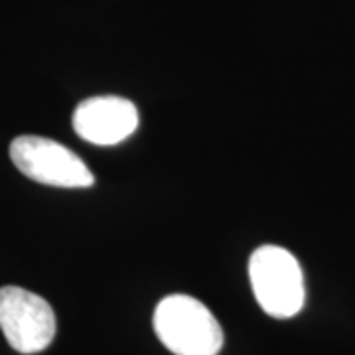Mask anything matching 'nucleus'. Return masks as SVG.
Listing matches in <instances>:
<instances>
[{
  "label": "nucleus",
  "instance_id": "1",
  "mask_svg": "<svg viewBox=\"0 0 355 355\" xmlns=\"http://www.w3.org/2000/svg\"><path fill=\"white\" fill-rule=\"evenodd\" d=\"M154 331L174 355H217L223 330L209 308L186 294L160 300L154 312Z\"/></svg>",
  "mask_w": 355,
  "mask_h": 355
},
{
  "label": "nucleus",
  "instance_id": "2",
  "mask_svg": "<svg viewBox=\"0 0 355 355\" xmlns=\"http://www.w3.org/2000/svg\"><path fill=\"white\" fill-rule=\"evenodd\" d=\"M254 298L268 316L286 320L304 306V277L296 257L279 245L259 247L249 261Z\"/></svg>",
  "mask_w": 355,
  "mask_h": 355
},
{
  "label": "nucleus",
  "instance_id": "3",
  "mask_svg": "<svg viewBox=\"0 0 355 355\" xmlns=\"http://www.w3.org/2000/svg\"><path fill=\"white\" fill-rule=\"evenodd\" d=\"M14 166L26 178L55 188H91L95 176L67 146L44 137H18L10 144Z\"/></svg>",
  "mask_w": 355,
  "mask_h": 355
},
{
  "label": "nucleus",
  "instance_id": "4",
  "mask_svg": "<svg viewBox=\"0 0 355 355\" xmlns=\"http://www.w3.org/2000/svg\"><path fill=\"white\" fill-rule=\"evenodd\" d=\"M0 330L18 354H40L53 342L55 314L38 294L20 286H2Z\"/></svg>",
  "mask_w": 355,
  "mask_h": 355
},
{
  "label": "nucleus",
  "instance_id": "5",
  "mask_svg": "<svg viewBox=\"0 0 355 355\" xmlns=\"http://www.w3.org/2000/svg\"><path fill=\"white\" fill-rule=\"evenodd\" d=\"M137 105L123 97H89L73 111V130L79 139L97 146H114L139 128Z\"/></svg>",
  "mask_w": 355,
  "mask_h": 355
}]
</instances>
